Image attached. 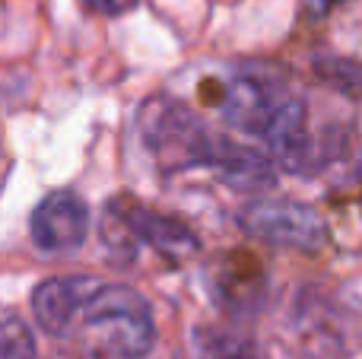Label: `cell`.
I'll return each mask as SVG.
<instances>
[{"mask_svg":"<svg viewBox=\"0 0 362 359\" xmlns=\"http://www.w3.org/2000/svg\"><path fill=\"white\" fill-rule=\"evenodd\" d=\"M344 4H350V0H302V10H305V16L312 19V23H321V19H327Z\"/></svg>","mask_w":362,"mask_h":359,"instance_id":"cell-13","label":"cell"},{"mask_svg":"<svg viewBox=\"0 0 362 359\" xmlns=\"http://www.w3.org/2000/svg\"><path fill=\"white\" fill-rule=\"evenodd\" d=\"M86 6L95 13H102V16H121V13L134 10L137 0H86Z\"/></svg>","mask_w":362,"mask_h":359,"instance_id":"cell-14","label":"cell"},{"mask_svg":"<svg viewBox=\"0 0 362 359\" xmlns=\"http://www.w3.org/2000/svg\"><path fill=\"white\" fill-rule=\"evenodd\" d=\"M0 359H35V337L23 318L0 322Z\"/></svg>","mask_w":362,"mask_h":359,"instance_id":"cell-12","label":"cell"},{"mask_svg":"<svg viewBox=\"0 0 362 359\" xmlns=\"http://www.w3.org/2000/svg\"><path fill=\"white\" fill-rule=\"evenodd\" d=\"M140 131H144L146 150L153 153L163 172L206 165L219 175V182L245 194L270 191L276 184L274 165L261 153L223 134H213L191 108L172 99H150V105L140 114Z\"/></svg>","mask_w":362,"mask_h":359,"instance_id":"cell-1","label":"cell"},{"mask_svg":"<svg viewBox=\"0 0 362 359\" xmlns=\"http://www.w3.org/2000/svg\"><path fill=\"white\" fill-rule=\"evenodd\" d=\"M353 324L346 322L344 309L331 296H321L315 290H302L293 302L289 315V337L302 359H331L346 347L353 334Z\"/></svg>","mask_w":362,"mask_h":359,"instance_id":"cell-6","label":"cell"},{"mask_svg":"<svg viewBox=\"0 0 362 359\" xmlns=\"http://www.w3.org/2000/svg\"><path fill=\"white\" fill-rule=\"evenodd\" d=\"M156 343L153 309L131 286H102L80 312L83 359H146Z\"/></svg>","mask_w":362,"mask_h":359,"instance_id":"cell-2","label":"cell"},{"mask_svg":"<svg viewBox=\"0 0 362 359\" xmlns=\"http://www.w3.org/2000/svg\"><path fill=\"white\" fill-rule=\"evenodd\" d=\"M315 73L334 93L350 95V99H359L362 95V64L353 61V57H337V54L318 57L315 61Z\"/></svg>","mask_w":362,"mask_h":359,"instance_id":"cell-11","label":"cell"},{"mask_svg":"<svg viewBox=\"0 0 362 359\" xmlns=\"http://www.w3.org/2000/svg\"><path fill=\"white\" fill-rule=\"evenodd\" d=\"M95 277H48L32 290V315L48 334H67L86 302L102 290Z\"/></svg>","mask_w":362,"mask_h":359,"instance_id":"cell-9","label":"cell"},{"mask_svg":"<svg viewBox=\"0 0 362 359\" xmlns=\"http://www.w3.org/2000/svg\"><path fill=\"white\" fill-rule=\"evenodd\" d=\"M238 223H242V229L251 239L274 248H286V252L321 254L331 245V233H327L325 216L318 210H312L308 204L257 201L242 210Z\"/></svg>","mask_w":362,"mask_h":359,"instance_id":"cell-4","label":"cell"},{"mask_svg":"<svg viewBox=\"0 0 362 359\" xmlns=\"http://www.w3.org/2000/svg\"><path fill=\"white\" fill-rule=\"evenodd\" d=\"M102 239L118 252L131 254V258L137 245H150L165 261H185L200 252V239L187 223L159 213V210H150L137 201H115L108 207Z\"/></svg>","mask_w":362,"mask_h":359,"instance_id":"cell-3","label":"cell"},{"mask_svg":"<svg viewBox=\"0 0 362 359\" xmlns=\"http://www.w3.org/2000/svg\"><path fill=\"white\" fill-rule=\"evenodd\" d=\"M210 93L213 105H219L226 124L235 127L245 134H257L267 137L270 127L276 124V118L283 114V108L293 102V93L283 86L274 76H257V73H245L229 80L226 86H204V95Z\"/></svg>","mask_w":362,"mask_h":359,"instance_id":"cell-5","label":"cell"},{"mask_svg":"<svg viewBox=\"0 0 362 359\" xmlns=\"http://www.w3.org/2000/svg\"><path fill=\"white\" fill-rule=\"evenodd\" d=\"M89 207L74 191L48 194L29 216L32 245L45 254H70L86 242Z\"/></svg>","mask_w":362,"mask_h":359,"instance_id":"cell-7","label":"cell"},{"mask_svg":"<svg viewBox=\"0 0 362 359\" xmlns=\"http://www.w3.org/2000/svg\"><path fill=\"white\" fill-rule=\"evenodd\" d=\"M264 293H267V273L257 258L248 252H235L219 258L210 267V296L226 315L251 318L261 312Z\"/></svg>","mask_w":362,"mask_h":359,"instance_id":"cell-8","label":"cell"},{"mask_svg":"<svg viewBox=\"0 0 362 359\" xmlns=\"http://www.w3.org/2000/svg\"><path fill=\"white\" fill-rule=\"evenodd\" d=\"M191 353L194 359H264L257 343L245 331L213 328V324L191 334Z\"/></svg>","mask_w":362,"mask_h":359,"instance_id":"cell-10","label":"cell"}]
</instances>
